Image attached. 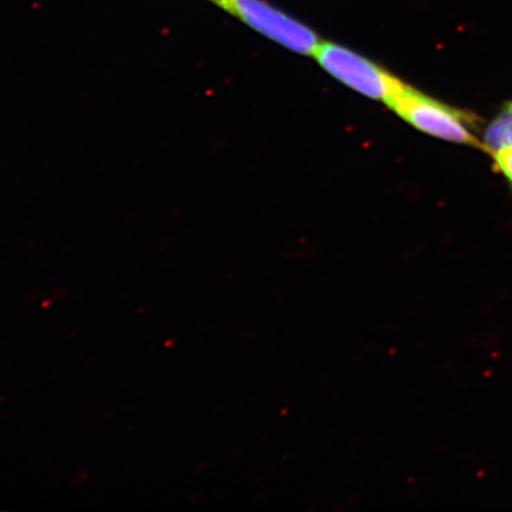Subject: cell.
<instances>
[{"instance_id": "obj_4", "label": "cell", "mask_w": 512, "mask_h": 512, "mask_svg": "<svg viewBox=\"0 0 512 512\" xmlns=\"http://www.w3.org/2000/svg\"><path fill=\"white\" fill-rule=\"evenodd\" d=\"M483 151L491 155L502 147H512V101L502 107L501 112L485 128Z\"/></svg>"}, {"instance_id": "obj_1", "label": "cell", "mask_w": 512, "mask_h": 512, "mask_svg": "<svg viewBox=\"0 0 512 512\" xmlns=\"http://www.w3.org/2000/svg\"><path fill=\"white\" fill-rule=\"evenodd\" d=\"M386 105L406 123L428 136L483 150V142L476 134L479 124L475 114L446 105L406 83Z\"/></svg>"}, {"instance_id": "obj_3", "label": "cell", "mask_w": 512, "mask_h": 512, "mask_svg": "<svg viewBox=\"0 0 512 512\" xmlns=\"http://www.w3.org/2000/svg\"><path fill=\"white\" fill-rule=\"evenodd\" d=\"M326 73L343 85L367 98L383 101L392 99L403 82L389 74L368 57L335 42L320 41L312 54Z\"/></svg>"}, {"instance_id": "obj_5", "label": "cell", "mask_w": 512, "mask_h": 512, "mask_svg": "<svg viewBox=\"0 0 512 512\" xmlns=\"http://www.w3.org/2000/svg\"><path fill=\"white\" fill-rule=\"evenodd\" d=\"M494 160V166L497 171H501L503 176L512 184V147H502L491 153Z\"/></svg>"}, {"instance_id": "obj_2", "label": "cell", "mask_w": 512, "mask_h": 512, "mask_svg": "<svg viewBox=\"0 0 512 512\" xmlns=\"http://www.w3.org/2000/svg\"><path fill=\"white\" fill-rule=\"evenodd\" d=\"M261 36L294 53L312 55L320 42L315 30L267 0H208Z\"/></svg>"}]
</instances>
